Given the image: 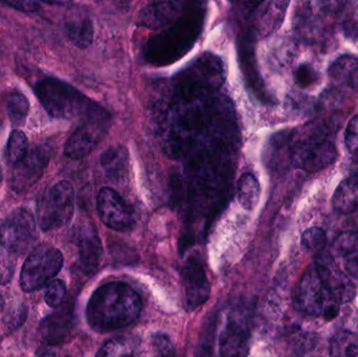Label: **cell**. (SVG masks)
Returning <instances> with one entry per match:
<instances>
[{"label": "cell", "mask_w": 358, "mask_h": 357, "mask_svg": "<svg viewBox=\"0 0 358 357\" xmlns=\"http://www.w3.org/2000/svg\"><path fill=\"white\" fill-rule=\"evenodd\" d=\"M143 303L134 289L122 282H110L94 291L86 307L88 324L98 333L125 328L140 316Z\"/></svg>", "instance_id": "cell-1"}, {"label": "cell", "mask_w": 358, "mask_h": 357, "mask_svg": "<svg viewBox=\"0 0 358 357\" xmlns=\"http://www.w3.org/2000/svg\"><path fill=\"white\" fill-rule=\"evenodd\" d=\"M289 159L298 169L310 173L327 169L338 159V149L329 140L328 128L309 124L292 136Z\"/></svg>", "instance_id": "cell-2"}, {"label": "cell", "mask_w": 358, "mask_h": 357, "mask_svg": "<svg viewBox=\"0 0 358 357\" xmlns=\"http://www.w3.org/2000/svg\"><path fill=\"white\" fill-rule=\"evenodd\" d=\"M35 92L48 115L56 119H75L96 112L90 101L76 88L54 78L41 80L35 85Z\"/></svg>", "instance_id": "cell-3"}, {"label": "cell", "mask_w": 358, "mask_h": 357, "mask_svg": "<svg viewBox=\"0 0 358 357\" xmlns=\"http://www.w3.org/2000/svg\"><path fill=\"white\" fill-rule=\"evenodd\" d=\"M296 300L304 314L315 318L332 320L340 312L341 304L324 284L315 264L309 266L301 278Z\"/></svg>", "instance_id": "cell-4"}, {"label": "cell", "mask_w": 358, "mask_h": 357, "mask_svg": "<svg viewBox=\"0 0 358 357\" xmlns=\"http://www.w3.org/2000/svg\"><path fill=\"white\" fill-rule=\"evenodd\" d=\"M73 205L75 191L71 182L62 180L48 188L38 201L40 228L48 232L66 226L73 217Z\"/></svg>", "instance_id": "cell-5"}, {"label": "cell", "mask_w": 358, "mask_h": 357, "mask_svg": "<svg viewBox=\"0 0 358 357\" xmlns=\"http://www.w3.org/2000/svg\"><path fill=\"white\" fill-rule=\"evenodd\" d=\"M62 253L48 245L34 249L23 263L20 272V287L24 293L39 291L50 284L63 268Z\"/></svg>", "instance_id": "cell-6"}, {"label": "cell", "mask_w": 358, "mask_h": 357, "mask_svg": "<svg viewBox=\"0 0 358 357\" xmlns=\"http://www.w3.org/2000/svg\"><path fill=\"white\" fill-rule=\"evenodd\" d=\"M347 2H304L298 8L294 17V29L301 39L315 43L327 31V20L344 10Z\"/></svg>", "instance_id": "cell-7"}, {"label": "cell", "mask_w": 358, "mask_h": 357, "mask_svg": "<svg viewBox=\"0 0 358 357\" xmlns=\"http://www.w3.org/2000/svg\"><path fill=\"white\" fill-rule=\"evenodd\" d=\"M37 237L36 220L29 210L19 207L0 224V247L8 253L22 255Z\"/></svg>", "instance_id": "cell-8"}, {"label": "cell", "mask_w": 358, "mask_h": 357, "mask_svg": "<svg viewBox=\"0 0 358 357\" xmlns=\"http://www.w3.org/2000/svg\"><path fill=\"white\" fill-rule=\"evenodd\" d=\"M106 130L104 115H101L96 111L67 140L64 154L71 159H84L100 144Z\"/></svg>", "instance_id": "cell-9"}, {"label": "cell", "mask_w": 358, "mask_h": 357, "mask_svg": "<svg viewBox=\"0 0 358 357\" xmlns=\"http://www.w3.org/2000/svg\"><path fill=\"white\" fill-rule=\"evenodd\" d=\"M315 266L324 284L341 305L353 301L357 296V287L336 264L332 255L324 251L317 254Z\"/></svg>", "instance_id": "cell-10"}, {"label": "cell", "mask_w": 358, "mask_h": 357, "mask_svg": "<svg viewBox=\"0 0 358 357\" xmlns=\"http://www.w3.org/2000/svg\"><path fill=\"white\" fill-rule=\"evenodd\" d=\"M96 209L103 224L111 230L126 232L134 226L129 207L113 189H101L96 198Z\"/></svg>", "instance_id": "cell-11"}, {"label": "cell", "mask_w": 358, "mask_h": 357, "mask_svg": "<svg viewBox=\"0 0 358 357\" xmlns=\"http://www.w3.org/2000/svg\"><path fill=\"white\" fill-rule=\"evenodd\" d=\"M181 276L187 309L194 310L203 305L210 298V286L203 264L198 257L193 256L185 262Z\"/></svg>", "instance_id": "cell-12"}, {"label": "cell", "mask_w": 358, "mask_h": 357, "mask_svg": "<svg viewBox=\"0 0 358 357\" xmlns=\"http://www.w3.org/2000/svg\"><path fill=\"white\" fill-rule=\"evenodd\" d=\"M50 161V149L38 146L27 151L24 159L17 163L12 176V188L22 192L40 180Z\"/></svg>", "instance_id": "cell-13"}, {"label": "cell", "mask_w": 358, "mask_h": 357, "mask_svg": "<svg viewBox=\"0 0 358 357\" xmlns=\"http://www.w3.org/2000/svg\"><path fill=\"white\" fill-rule=\"evenodd\" d=\"M250 329L238 314L227 316L218 343L219 357H248Z\"/></svg>", "instance_id": "cell-14"}, {"label": "cell", "mask_w": 358, "mask_h": 357, "mask_svg": "<svg viewBox=\"0 0 358 357\" xmlns=\"http://www.w3.org/2000/svg\"><path fill=\"white\" fill-rule=\"evenodd\" d=\"M77 245L80 263L86 274L96 272L103 257V247L96 226L92 222H84L77 232Z\"/></svg>", "instance_id": "cell-15"}, {"label": "cell", "mask_w": 358, "mask_h": 357, "mask_svg": "<svg viewBox=\"0 0 358 357\" xmlns=\"http://www.w3.org/2000/svg\"><path fill=\"white\" fill-rule=\"evenodd\" d=\"M73 316L71 312H55L46 316L40 324L39 335L46 345L55 346L65 343L73 330Z\"/></svg>", "instance_id": "cell-16"}, {"label": "cell", "mask_w": 358, "mask_h": 357, "mask_svg": "<svg viewBox=\"0 0 358 357\" xmlns=\"http://www.w3.org/2000/svg\"><path fill=\"white\" fill-rule=\"evenodd\" d=\"M332 205L338 213L343 215L358 211V167L338 184L332 197Z\"/></svg>", "instance_id": "cell-17"}, {"label": "cell", "mask_w": 358, "mask_h": 357, "mask_svg": "<svg viewBox=\"0 0 358 357\" xmlns=\"http://www.w3.org/2000/svg\"><path fill=\"white\" fill-rule=\"evenodd\" d=\"M288 4L289 2L286 1H271L263 4L255 19L257 34L265 37L279 29L285 17Z\"/></svg>", "instance_id": "cell-18"}, {"label": "cell", "mask_w": 358, "mask_h": 357, "mask_svg": "<svg viewBox=\"0 0 358 357\" xmlns=\"http://www.w3.org/2000/svg\"><path fill=\"white\" fill-rule=\"evenodd\" d=\"M65 31L71 43L85 50L94 41V25L92 19L82 13H73L67 17Z\"/></svg>", "instance_id": "cell-19"}, {"label": "cell", "mask_w": 358, "mask_h": 357, "mask_svg": "<svg viewBox=\"0 0 358 357\" xmlns=\"http://www.w3.org/2000/svg\"><path fill=\"white\" fill-rule=\"evenodd\" d=\"M330 78L336 83L358 89V58L351 54L338 57L329 67Z\"/></svg>", "instance_id": "cell-20"}, {"label": "cell", "mask_w": 358, "mask_h": 357, "mask_svg": "<svg viewBox=\"0 0 358 357\" xmlns=\"http://www.w3.org/2000/svg\"><path fill=\"white\" fill-rule=\"evenodd\" d=\"M128 151L125 147L111 146L101 155V165L104 168L105 172L109 177L115 180L121 178V176L127 171Z\"/></svg>", "instance_id": "cell-21"}, {"label": "cell", "mask_w": 358, "mask_h": 357, "mask_svg": "<svg viewBox=\"0 0 358 357\" xmlns=\"http://www.w3.org/2000/svg\"><path fill=\"white\" fill-rule=\"evenodd\" d=\"M261 187L256 176L252 173H245L240 177L237 187V197L240 205L252 211L260 201Z\"/></svg>", "instance_id": "cell-22"}, {"label": "cell", "mask_w": 358, "mask_h": 357, "mask_svg": "<svg viewBox=\"0 0 358 357\" xmlns=\"http://www.w3.org/2000/svg\"><path fill=\"white\" fill-rule=\"evenodd\" d=\"M330 357H358V335L341 330L330 341Z\"/></svg>", "instance_id": "cell-23"}, {"label": "cell", "mask_w": 358, "mask_h": 357, "mask_svg": "<svg viewBox=\"0 0 358 357\" xmlns=\"http://www.w3.org/2000/svg\"><path fill=\"white\" fill-rule=\"evenodd\" d=\"M27 153V138L21 130H14L8 140L6 155L10 163H20Z\"/></svg>", "instance_id": "cell-24"}, {"label": "cell", "mask_w": 358, "mask_h": 357, "mask_svg": "<svg viewBox=\"0 0 358 357\" xmlns=\"http://www.w3.org/2000/svg\"><path fill=\"white\" fill-rule=\"evenodd\" d=\"M6 109H8V117L13 123H23L29 110V100L24 94L13 92L8 96Z\"/></svg>", "instance_id": "cell-25"}, {"label": "cell", "mask_w": 358, "mask_h": 357, "mask_svg": "<svg viewBox=\"0 0 358 357\" xmlns=\"http://www.w3.org/2000/svg\"><path fill=\"white\" fill-rule=\"evenodd\" d=\"M332 252L343 259L358 253V233L345 232L338 235L332 243Z\"/></svg>", "instance_id": "cell-26"}, {"label": "cell", "mask_w": 358, "mask_h": 357, "mask_svg": "<svg viewBox=\"0 0 358 357\" xmlns=\"http://www.w3.org/2000/svg\"><path fill=\"white\" fill-rule=\"evenodd\" d=\"M301 243L307 251L320 254L324 251V247L327 243V236L322 228H310L303 233Z\"/></svg>", "instance_id": "cell-27"}, {"label": "cell", "mask_w": 358, "mask_h": 357, "mask_svg": "<svg viewBox=\"0 0 358 357\" xmlns=\"http://www.w3.org/2000/svg\"><path fill=\"white\" fill-rule=\"evenodd\" d=\"M96 357H134V349L125 339H113L105 343Z\"/></svg>", "instance_id": "cell-28"}, {"label": "cell", "mask_w": 358, "mask_h": 357, "mask_svg": "<svg viewBox=\"0 0 358 357\" xmlns=\"http://www.w3.org/2000/svg\"><path fill=\"white\" fill-rule=\"evenodd\" d=\"M29 309L23 303H15L10 306L3 316V323L10 331L20 328L27 321Z\"/></svg>", "instance_id": "cell-29"}, {"label": "cell", "mask_w": 358, "mask_h": 357, "mask_svg": "<svg viewBox=\"0 0 358 357\" xmlns=\"http://www.w3.org/2000/svg\"><path fill=\"white\" fill-rule=\"evenodd\" d=\"M343 29L345 35L352 40H358V1L347 2L344 8Z\"/></svg>", "instance_id": "cell-30"}, {"label": "cell", "mask_w": 358, "mask_h": 357, "mask_svg": "<svg viewBox=\"0 0 358 357\" xmlns=\"http://www.w3.org/2000/svg\"><path fill=\"white\" fill-rule=\"evenodd\" d=\"M67 295V289L62 280H54L46 286L44 300L46 304L52 308L61 307L64 303Z\"/></svg>", "instance_id": "cell-31"}, {"label": "cell", "mask_w": 358, "mask_h": 357, "mask_svg": "<svg viewBox=\"0 0 358 357\" xmlns=\"http://www.w3.org/2000/svg\"><path fill=\"white\" fill-rule=\"evenodd\" d=\"M345 146L351 154H358V115L353 117L347 125Z\"/></svg>", "instance_id": "cell-32"}, {"label": "cell", "mask_w": 358, "mask_h": 357, "mask_svg": "<svg viewBox=\"0 0 358 357\" xmlns=\"http://www.w3.org/2000/svg\"><path fill=\"white\" fill-rule=\"evenodd\" d=\"M317 71H315L313 67L308 66V65L301 66L300 68H299L298 73H296V80H298L299 83H300V85L303 86V87L311 85V84L317 81Z\"/></svg>", "instance_id": "cell-33"}, {"label": "cell", "mask_w": 358, "mask_h": 357, "mask_svg": "<svg viewBox=\"0 0 358 357\" xmlns=\"http://www.w3.org/2000/svg\"><path fill=\"white\" fill-rule=\"evenodd\" d=\"M4 3L25 13H35L40 10L39 3L36 1H27V0H25V1H6Z\"/></svg>", "instance_id": "cell-34"}, {"label": "cell", "mask_w": 358, "mask_h": 357, "mask_svg": "<svg viewBox=\"0 0 358 357\" xmlns=\"http://www.w3.org/2000/svg\"><path fill=\"white\" fill-rule=\"evenodd\" d=\"M13 272H14V268L10 262L0 261V284L4 285L10 282Z\"/></svg>", "instance_id": "cell-35"}, {"label": "cell", "mask_w": 358, "mask_h": 357, "mask_svg": "<svg viewBox=\"0 0 358 357\" xmlns=\"http://www.w3.org/2000/svg\"><path fill=\"white\" fill-rule=\"evenodd\" d=\"M345 268L353 278L358 279V253L345 258Z\"/></svg>", "instance_id": "cell-36"}, {"label": "cell", "mask_w": 358, "mask_h": 357, "mask_svg": "<svg viewBox=\"0 0 358 357\" xmlns=\"http://www.w3.org/2000/svg\"><path fill=\"white\" fill-rule=\"evenodd\" d=\"M40 357H56V354H55L54 352L48 351L42 354Z\"/></svg>", "instance_id": "cell-37"}, {"label": "cell", "mask_w": 358, "mask_h": 357, "mask_svg": "<svg viewBox=\"0 0 358 357\" xmlns=\"http://www.w3.org/2000/svg\"><path fill=\"white\" fill-rule=\"evenodd\" d=\"M3 307H4L3 298H2V296L0 295V312H2V309H3Z\"/></svg>", "instance_id": "cell-38"}, {"label": "cell", "mask_w": 358, "mask_h": 357, "mask_svg": "<svg viewBox=\"0 0 358 357\" xmlns=\"http://www.w3.org/2000/svg\"><path fill=\"white\" fill-rule=\"evenodd\" d=\"M153 351H155V356H151V357H165V356H162L161 354H159V352H157V350L155 349V348H153Z\"/></svg>", "instance_id": "cell-39"}, {"label": "cell", "mask_w": 358, "mask_h": 357, "mask_svg": "<svg viewBox=\"0 0 358 357\" xmlns=\"http://www.w3.org/2000/svg\"><path fill=\"white\" fill-rule=\"evenodd\" d=\"M2 178H3V173H2V169L0 167V184H1Z\"/></svg>", "instance_id": "cell-40"}]
</instances>
